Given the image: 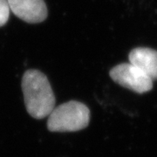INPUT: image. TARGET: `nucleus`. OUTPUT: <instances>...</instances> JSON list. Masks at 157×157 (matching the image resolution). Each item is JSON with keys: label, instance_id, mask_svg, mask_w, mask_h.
<instances>
[{"label": "nucleus", "instance_id": "obj_4", "mask_svg": "<svg viewBox=\"0 0 157 157\" xmlns=\"http://www.w3.org/2000/svg\"><path fill=\"white\" fill-rule=\"evenodd\" d=\"M8 3L11 11L25 22L41 23L47 17L44 0H8Z\"/></svg>", "mask_w": 157, "mask_h": 157}, {"label": "nucleus", "instance_id": "obj_5", "mask_svg": "<svg viewBox=\"0 0 157 157\" xmlns=\"http://www.w3.org/2000/svg\"><path fill=\"white\" fill-rule=\"evenodd\" d=\"M129 62L140 69L151 78L157 79V51L147 47H137L130 52Z\"/></svg>", "mask_w": 157, "mask_h": 157}, {"label": "nucleus", "instance_id": "obj_2", "mask_svg": "<svg viewBox=\"0 0 157 157\" xmlns=\"http://www.w3.org/2000/svg\"><path fill=\"white\" fill-rule=\"evenodd\" d=\"M90 121V110L85 104L71 101L55 107L47 120L51 132H75L86 128Z\"/></svg>", "mask_w": 157, "mask_h": 157}, {"label": "nucleus", "instance_id": "obj_3", "mask_svg": "<svg viewBox=\"0 0 157 157\" xmlns=\"http://www.w3.org/2000/svg\"><path fill=\"white\" fill-rule=\"evenodd\" d=\"M110 77L120 86L137 94L147 93L153 88V80L131 63L120 64L111 69Z\"/></svg>", "mask_w": 157, "mask_h": 157}, {"label": "nucleus", "instance_id": "obj_6", "mask_svg": "<svg viewBox=\"0 0 157 157\" xmlns=\"http://www.w3.org/2000/svg\"><path fill=\"white\" fill-rule=\"evenodd\" d=\"M10 6L8 0H0V27L5 25L10 16Z\"/></svg>", "mask_w": 157, "mask_h": 157}, {"label": "nucleus", "instance_id": "obj_1", "mask_svg": "<svg viewBox=\"0 0 157 157\" xmlns=\"http://www.w3.org/2000/svg\"><path fill=\"white\" fill-rule=\"evenodd\" d=\"M22 90L28 113L37 120L49 116L55 107V96L50 82L43 73L30 69L24 73Z\"/></svg>", "mask_w": 157, "mask_h": 157}]
</instances>
